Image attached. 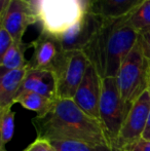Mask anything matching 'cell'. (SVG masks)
<instances>
[{
  "instance_id": "6",
  "label": "cell",
  "mask_w": 150,
  "mask_h": 151,
  "mask_svg": "<svg viewBox=\"0 0 150 151\" xmlns=\"http://www.w3.org/2000/svg\"><path fill=\"white\" fill-rule=\"evenodd\" d=\"M128 17L120 21L109 38L103 78L117 76L121 64L139 40V32L126 24Z\"/></svg>"
},
{
  "instance_id": "19",
  "label": "cell",
  "mask_w": 150,
  "mask_h": 151,
  "mask_svg": "<svg viewBox=\"0 0 150 151\" xmlns=\"http://www.w3.org/2000/svg\"><path fill=\"white\" fill-rule=\"evenodd\" d=\"M56 151H112L108 146H95L73 140H52L50 141Z\"/></svg>"
},
{
  "instance_id": "24",
  "label": "cell",
  "mask_w": 150,
  "mask_h": 151,
  "mask_svg": "<svg viewBox=\"0 0 150 151\" xmlns=\"http://www.w3.org/2000/svg\"><path fill=\"white\" fill-rule=\"evenodd\" d=\"M123 150L126 151H150V141L146 139H139L132 145L128 146Z\"/></svg>"
},
{
  "instance_id": "10",
  "label": "cell",
  "mask_w": 150,
  "mask_h": 151,
  "mask_svg": "<svg viewBox=\"0 0 150 151\" xmlns=\"http://www.w3.org/2000/svg\"><path fill=\"white\" fill-rule=\"evenodd\" d=\"M0 18L1 27L19 43H23V36L28 27L38 23L36 14L26 0H10Z\"/></svg>"
},
{
  "instance_id": "14",
  "label": "cell",
  "mask_w": 150,
  "mask_h": 151,
  "mask_svg": "<svg viewBox=\"0 0 150 151\" xmlns=\"http://www.w3.org/2000/svg\"><path fill=\"white\" fill-rule=\"evenodd\" d=\"M22 91H33L50 99H57L56 74L48 69L29 68L20 93Z\"/></svg>"
},
{
  "instance_id": "26",
  "label": "cell",
  "mask_w": 150,
  "mask_h": 151,
  "mask_svg": "<svg viewBox=\"0 0 150 151\" xmlns=\"http://www.w3.org/2000/svg\"><path fill=\"white\" fill-rule=\"evenodd\" d=\"M142 138L143 139H146V140H149L150 141V113H149V116H148V119H147L146 127H145V129H144V133H143Z\"/></svg>"
},
{
  "instance_id": "25",
  "label": "cell",
  "mask_w": 150,
  "mask_h": 151,
  "mask_svg": "<svg viewBox=\"0 0 150 151\" xmlns=\"http://www.w3.org/2000/svg\"><path fill=\"white\" fill-rule=\"evenodd\" d=\"M26 1L28 2L29 4H30L31 8L33 9L34 14H37V10H38V8H39V5H40V3H41L42 0H26Z\"/></svg>"
},
{
  "instance_id": "8",
  "label": "cell",
  "mask_w": 150,
  "mask_h": 151,
  "mask_svg": "<svg viewBox=\"0 0 150 151\" xmlns=\"http://www.w3.org/2000/svg\"><path fill=\"white\" fill-rule=\"evenodd\" d=\"M105 19L86 12L84 17L59 37L64 52L83 50L102 28Z\"/></svg>"
},
{
  "instance_id": "16",
  "label": "cell",
  "mask_w": 150,
  "mask_h": 151,
  "mask_svg": "<svg viewBox=\"0 0 150 151\" xmlns=\"http://www.w3.org/2000/svg\"><path fill=\"white\" fill-rule=\"evenodd\" d=\"M56 100L33 91H22L18 95L14 103L20 104L25 109L36 112V116H44L52 110Z\"/></svg>"
},
{
  "instance_id": "23",
  "label": "cell",
  "mask_w": 150,
  "mask_h": 151,
  "mask_svg": "<svg viewBox=\"0 0 150 151\" xmlns=\"http://www.w3.org/2000/svg\"><path fill=\"white\" fill-rule=\"evenodd\" d=\"M139 41L146 57L150 61V26L139 32Z\"/></svg>"
},
{
  "instance_id": "29",
  "label": "cell",
  "mask_w": 150,
  "mask_h": 151,
  "mask_svg": "<svg viewBox=\"0 0 150 151\" xmlns=\"http://www.w3.org/2000/svg\"><path fill=\"white\" fill-rule=\"evenodd\" d=\"M112 151H126L123 149H118V148H112Z\"/></svg>"
},
{
  "instance_id": "17",
  "label": "cell",
  "mask_w": 150,
  "mask_h": 151,
  "mask_svg": "<svg viewBox=\"0 0 150 151\" xmlns=\"http://www.w3.org/2000/svg\"><path fill=\"white\" fill-rule=\"evenodd\" d=\"M25 44L14 42L11 46L8 48L7 52L1 57V75L10 70L23 69L29 67V62L26 61L24 56Z\"/></svg>"
},
{
  "instance_id": "13",
  "label": "cell",
  "mask_w": 150,
  "mask_h": 151,
  "mask_svg": "<svg viewBox=\"0 0 150 151\" xmlns=\"http://www.w3.org/2000/svg\"><path fill=\"white\" fill-rule=\"evenodd\" d=\"M145 0H90L86 12L103 19H121L137 9Z\"/></svg>"
},
{
  "instance_id": "21",
  "label": "cell",
  "mask_w": 150,
  "mask_h": 151,
  "mask_svg": "<svg viewBox=\"0 0 150 151\" xmlns=\"http://www.w3.org/2000/svg\"><path fill=\"white\" fill-rule=\"evenodd\" d=\"M14 40L4 28L0 27V58L4 56L8 48L14 44Z\"/></svg>"
},
{
  "instance_id": "27",
  "label": "cell",
  "mask_w": 150,
  "mask_h": 151,
  "mask_svg": "<svg viewBox=\"0 0 150 151\" xmlns=\"http://www.w3.org/2000/svg\"><path fill=\"white\" fill-rule=\"evenodd\" d=\"M10 0H0V16L5 12L6 7L9 4Z\"/></svg>"
},
{
  "instance_id": "2",
  "label": "cell",
  "mask_w": 150,
  "mask_h": 151,
  "mask_svg": "<svg viewBox=\"0 0 150 151\" xmlns=\"http://www.w3.org/2000/svg\"><path fill=\"white\" fill-rule=\"evenodd\" d=\"M122 100L133 105L150 86V61L145 55L140 41L128 54L116 76Z\"/></svg>"
},
{
  "instance_id": "22",
  "label": "cell",
  "mask_w": 150,
  "mask_h": 151,
  "mask_svg": "<svg viewBox=\"0 0 150 151\" xmlns=\"http://www.w3.org/2000/svg\"><path fill=\"white\" fill-rule=\"evenodd\" d=\"M24 151H56V150H55L54 146L50 144V141L36 138V140L32 144H30Z\"/></svg>"
},
{
  "instance_id": "9",
  "label": "cell",
  "mask_w": 150,
  "mask_h": 151,
  "mask_svg": "<svg viewBox=\"0 0 150 151\" xmlns=\"http://www.w3.org/2000/svg\"><path fill=\"white\" fill-rule=\"evenodd\" d=\"M103 78L94 65L90 64L84 77L73 99L75 104L90 118L100 121L99 103L102 91Z\"/></svg>"
},
{
  "instance_id": "30",
  "label": "cell",
  "mask_w": 150,
  "mask_h": 151,
  "mask_svg": "<svg viewBox=\"0 0 150 151\" xmlns=\"http://www.w3.org/2000/svg\"><path fill=\"white\" fill-rule=\"evenodd\" d=\"M148 93H149V97H150V86H149V88H148Z\"/></svg>"
},
{
  "instance_id": "15",
  "label": "cell",
  "mask_w": 150,
  "mask_h": 151,
  "mask_svg": "<svg viewBox=\"0 0 150 151\" xmlns=\"http://www.w3.org/2000/svg\"><path fill=\"white\" fill-rule=\"evenodd\" d=\"M29 67L10 70L1 75L0 78V109L12 107L22 88L23 81Z\"/></svg>"
},
{
  "instance_id": "7",
  "label": "cell",
  "mask_w": 150,
  "mask_h": 151,
  "mask_svg": "<svg viewBox=\"0 0 150 151\" xmlns=\"http://www.w3.org/2000/svg\"><path fill=\"white\" fill-rule=\"evenodd\" d=\"M150 113V97L148 91L133 103L121 125L112 148L124 149L141 139Z\"/></svg>"
},
{
  "instance_id": "4",
  "label": "cell",
  "mask_w": 150,
  "mask_h": 151,
  "mask_svg": "<svg viewBox=\"0 0 150 151\" xmlns=\"http://www.w3.org/2000/svg\"><path fill=\"white\" fill-rule=\"evenodd\" d=\"M132 105L122 100L116 77H105L102 80L99 113L100 123L111 147L116 141L121 125Z\"/></svg>"
},
{
  "instance_id": "3",
  "label": "cell",
  "mask_w": 150,
  "mask_h": 151,
  "mask_svg": "<svg viewBox=\"0 0 150 151\" xmlns=\"http://www.w3.org/2000/svg\"><path fill=\"white\" fill-rule=\"evenodd\" d=\"M86 12L83 0H42L37 10L41 32L59 38Z\"/></svg>"
},
{
  "instance_id": "12",
  "label": "cell",
  "mask_w": 150,
  "mask_h": 151,
  "mask_svg": "<svg viewBox=\"0 0 150 151\" xmlns=\"http://www.w3.org/2000/svg\"><path fill=\"white\" fill-rule=\"evenodd\" d=\"M121 19H105L102 28L98 32L96 37L82 52L85 54L90 64L96 67L101 77H104L105 63H106V50L109 38L114 29L116 28Z\"/></svg>"
},
{
  "instance_id": "18",
  "label": "cell",
  "mask_w": 150,
  "mask_h": 151,
  "mask_svg": "<svg viewBox=\"0 0 150 151\" xmlns=\"http://www.w3.org/2000/svg\"><path fill=\"white\" fill-rule=\"evenodd\" d=\"M14 116L11 107L0 109V151L5 150V145L14 137Z\"/></svg>"
},
{
  "instance_id": "5",
  "label": "cell",
  "mask_w": 150,
  "mask_h": 151,
  "mask_svg": "<svg viewBox=\"0 0 150 151\" xmlns=\"http://www.w3.org/2000/svg\"><path fill=\"white\" fill-rule=\"evenodd\" d=\"M90 64L82 50L63 54L54 69L57 77V99H74Z\"/></svg>"
},
{
  "instance_id": "11",
  "label": "cell",
  "mask_w": 150,
  "mask_h": 151,
  "mask_svg": "<svg viewBox=\"0 0 150 151\" xmlns=\"http://www.w3.org/2000/svg\"><path fill=\"white\" fill-rule=\"evenodd\" d=\"M33 57L29 61V68L48 69L54 71L58 62L62 58L64 50L58 38L41 32L39 37L31 43Z\"/></svg>"
},
{
  "instance_id": "1",
  "label": "cell",
  "mask_w": 150,
  "mask_h": 151,
  "mask_svg": "<svg viewBox=\"0 0 150 151\" xmlns=\"http://www.w3.org/2000/svg\"><path fill=\"white\" fill-rule=\"evenodd\" d=\"M32 123L39 139L73 140L111 147L100 121L86 115L73 100L57 99L52 111L34 117Z\"/></svg>"
},
{
  "instance_id": "28",
  "label": "cell",
  "mask_w": 150,
  "mask_h": 151,
  "mask_svg": "<svg viewBox=\"0 0 150 151\" xmlns=\"http://www.w3.org/2000/svg\"><path fill=\"white\" fill-rule=\"evenodd\" d=\"M90 0H83L84 4H85V7H88V3H90Z\"/></svg>"
},
{
  "instance_id": "20",
  "label": "cell",
  "mask_w": 150,
  "mask_h": 151,
  "mask_svg": "<svg viewBox=\"0 0 150 151\" xmlns=\"http://www.w3.org/2000/svg\"><path fill=\"white\" fill-rule=\"evenodd\" d=\"M126 24L138 32L150 26V0H145L128 17Z\"/></svg>"
}]
</instances>
